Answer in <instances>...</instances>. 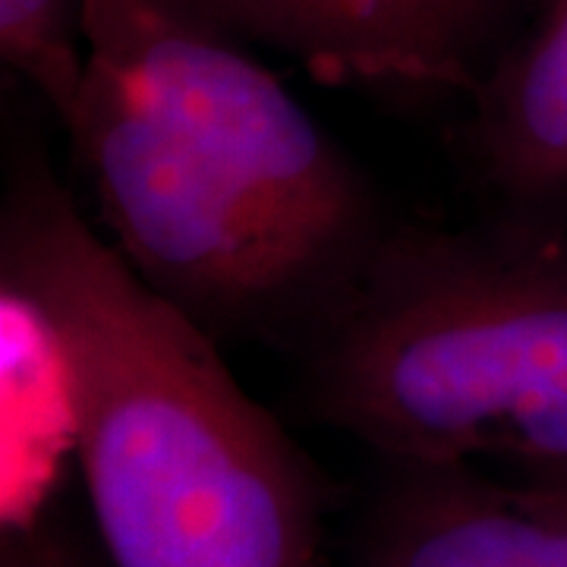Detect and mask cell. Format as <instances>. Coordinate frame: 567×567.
I'll return each instance as SVG.
<instances>
[{
	"instance_id": "cell-1",
	"label": "cell",
	"mask_w": 567,
	"mask_h": 567,
	"mask_svg": "<svg viewBox=\"0 0 567 567\" xmlns=\"http://www.w3.org/2000/svg\"><path fill=\"white\" fill-rule=\"evenodd\" d=\"M63 117L111 244L221 341L303 347L391 224L365 174L181 0H85Z\"/></svg>"
},
{
	"instance_id": "cell-2",
	"label": "cell",
	"mask_w": 567,
	"mask_h": 567,
	"mask_svg": "<svg viewBox=\"0 0 567 567\" xmlns=\"http://www.w3.org/2000/svg\"><path fill=\"white\" fill-rule=\"evenodd\" d=\"M0 278L61 341L111 567H316L322 488L303 451L35 158L7 189Z\"/></svg>"
},
{
	"instance_id": "cell-3",
	"label": "cell",
	"mask_w": 567,
	"mask_h": 567,
	"mask_svg": "<svg viewBox=\"0 0 567 567\" xmlns=\"http://www.w3.org/2000/svg\"><path fill=\"white\" fill-rule=\"evenodd\" d=\"M316 420L394 466L567 476V221L391 227L303 341Z\"/></svg>"
},
{
	"instance_id": "cell-4",
	"label": "cell",
	"mask_w": 567,
	"mask_h": 567,
	"mask_svg": "<svg viewBox=\"0 0 567 567\" xmlns=\"http://www.w3.org/2000/svg\"><path fill=\"white\" fill-rule=\"evenodd\" d=\"M334 85L401 82L473 92L498 0H181Z\"/></svg>"
},
{
	"instance_id": "cell-5",
	"label": "cell",
	"mask_w": 567,
	"mask_h": 567,
	"mask_svg": "<svg viewBox=\"0 0 567 567\" xmlns=\"http://www.w3.org/2000/svg\"><path fill=\"white\" fill-rule=\"evenodd\" d=\"M357 567H567V517L470 466H398Z\"/></svg>"
},
{
	"instance_id": "cell-6",
	"label": "cell",
	"mask_w": 567,
	"mask_h": 567,
	"mask_svg": "<svg viewBox=\"0 0 567 567\" xmlns=\"http://www.w3.org/2000/svg\"><path fill=\"white\" fill-rule=\"evenodd\" d=\"M470 155L511 215L567 221V0L536 20L473 89Z\"/></svg>"
},
{
	"instance_id": "cell-7",
	"label": "cell",
	"mask_w": 567,
	"mask_h": 567,
	"mask_svg": "<svg viewBox=\"0 0 567 567\" xmlns=\"http://www.w3.org/2000/svg\"><path fill=\"white\" fill-rule=\"evenodd\" d=\"M3 357V527L39 517L41 480L63 447L76 454V416L61 341L41 306L10 278H0Z\"/></svg>"
},
{
	"instance_id": "cell-8",
	"label": "cell",
	"mask_w": 567,
	"mask_h": 567,
	"mask_svg": "<svg viewBox=\"0 0 567 567\" xmlns=\"http://www.w3.org/2000/svg\"><path fill=\"white\" fill-rule=\"evenodd\" d=\"M85 0H0V58L58 114H70L85 73Z\"/></svg>"
},
{
	"instance_id": "cell-9",
	"label": "cell",
	"mask_w": 567,
	"mask_h": 567,
	"mask_svg": "<svg viewBox=\"0 0 567 567\" xmlns=\"http://www.w3.org/2000/svg\"><path fill=\"white\" fill-rule=\"evenodd\" d=\"M0 567H89L76 546L44 517L3 527Z\"/></svg>"
},
{
	"instance_id": "cell-10",
	"label": "cell",
	"mask_w": 567,
	"mask_h": 567,
	"mask_svg": "<svg viewBox=\"0 0 567 567\" xmlns=\"http://www.w3.org/2000/svg\"><path fill=\"white\" fill-rule=\"evenodd\" d=\"M517 486L524 488L533 502H539L548 511L567 517V476H561V480H543V483H517Z\"/></svg>"
}]
</instances>
